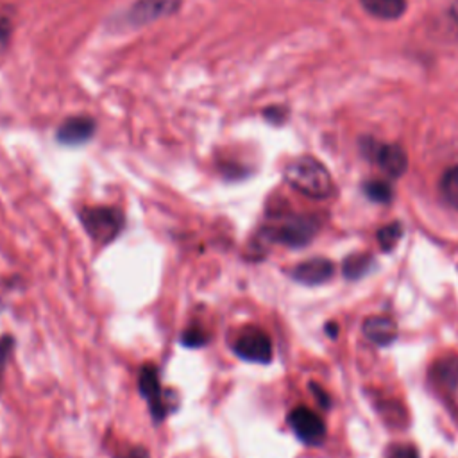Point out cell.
I'll return each mask as SVG.
<instances>
[{
    "mask_svg": "<svg viewBox=\"0 0 458 458\" xmlns=\"http://www.w3.org/2000/svg\"><path fill=\"white\" fill-rule=\"evenodd\" d=\"M284 181L297 191L311 199H327L333 190V179L327 168L311 156L292 159L283 170Z\"/></svg>",
    "mask_w": 458,
    "mask_h": 458,
    "instance_id": "cell-1",
    "label": "cell"
},
{
    "mask_svg": "<svg viewBox=\"0 0 458 458\" xmlns=\"http://www.w3.org/2000/svg\"><path fill=\"white\" fill-rule=\"evenodd\" d=\"M79 218L89 238L100 245L111 243L123 229V213L113 206L84 208Z\"/></svg>",
    "mask_w": 458,
    "mask_h": 458,
    "instance_id": "cell-2",
    "label": "cell"
},
{
    "mask_svg": "<svg viewBox=\"0 0 458 458\" xmlns=\"http://www.w3.org/2000/svg\"><path fill=\"white\" fill-rule=\"evenodd\" d=\"M318 229L313 216L308 215H290L274 225L263 229V238L283 243L286 247H304L310 243Z\"/></svg>",
    "mask_w": 458,
    "mask_h": 458,
    "instance_id": "cell-3",
    "label": "cell"
},
{
    "mask_svg": "<svg viewBox=\"0 0 458 458\" xmlns=\"http://www.w3.org/2000/svg\"><path fill=\"white\" fill-rule=\"evenodd\" d=\"M138 392L147 401L148 411L156 424H159L166 415L175 410V404L166 401L168 394L159 383V372L154 363H145L138 372Z\"/></svg>",
    "mask_w": 458,
    "mask_h": 458,
    "instance_id": "cell-4",
    "label": "cell"
},
{
    "mask_svg": "<svg viewBox=\"0 0 458 458\" xmlns=\"http://www.w3.org/2000/svg\"><path fill=\"white\" fill-rule=\"evenodd\" d=\"M231 347L233 352L243 361L259 365H267L272 361V340L259 327L249 326L242 329Z\"/></svg>",
    "mask_w": 458,
    "mask_h": 458,
    "instance_id": "cell-5",
    "label": "cell"
},
{
    "mask_svg": "<svg viewBox=\"0 0 458 458\" xmlns=\"http://www.w3.org/2000/svg\"><path fill=\"white\" fill-rule=\"evenodd\" d=\"M286 422L290 426V429L293 431V435L308 445H318L324 438H326V424L320 419L318 413H315L313 410L306 408V406H297L293 408L288 417Z\"/></svg>",
    "mask_w": 458,
    "mask_h": 458,
    "instance_id": "cell-6",
    "label": "cell"
},
{
    "mask_svg": "<svg viewBox=\"0 0 458 458\" xmlns=\"http://www.w3.org/2000/svg\"><path fill=\"white\" fill-rule=\"evenodd\" d=\"M179 7V0H136L125 13V20L132 27L152 23L172 14Z\"/></svg>",
    "mask_w": 458,
    "mask_h": 458,
    "instance_id": "cell-7",
    "label": "cell"
},
{
    "mask_svg": "<svg viewBox=\"0 0 458 458\" xmlns=\"http://www.w3.org/2000/svg\"><path fill=\"white\" fill-rule=\"evenodd\" d=\"M333 272H335L333 261H329L326 258H310L306 261L297 263L290 270V277L301 284L315 286V284H322V283L329 281Z\"/></svg>",
    "mask_w": 458,
    "mask_h": 458,
    "instance_id": "cell-8",
    "label": "cell"
},
{
    "mask_svg": "<svg viewBox=\"0 0 458 458\" xmlns=\"http://www.w3.org/2000/svg\"><path fill=\"white\" fill-rule=\"evenodd\" d=\"M374 159L390 177H401L408 168V156L401 145L386 143L374 148Z\"/></svg>",
    "mask_w": 458,
    "mask_h": 458,
    "instance_id": "cell-9",
    "label": "cell"
},
{
    "mask_svg": "<svg viewBox=\"0 0 458 458\" xmlns=\"http://www.w3.org/2000/svg\"><path fill=\"white\" fill-rule=\"evenodd\" d=\"M95 123L88 116H73L61 123L57 129V140L64 145H81L91 138Z\"/></svg>",
    "mask_w": 458,
    "mask_h": 458,
    "instance_id": "cell-10",
    "label": "cell"
},
{
    "mask_svg": "<svg viewBox=\"0 0 458 458\" xmlns=\"http://www.w3.org/2000/svg\"><path fill=\"white\" fill-rule=\"evenodd\" d=\"M361 331L367 336V340H370L377 345H386V344L394 342L397 336L395 322L385 315H374V317L365 318Z\"/></svg>",
    "mask_w": 458,
    "mask_h": 458,
    "instance_id": "cell-11",
    "label": "cell"
},
{
    "mask_svg": "<svg viewBox=\"0 0 458 458\" xmlns=\"http://www.w3.org/2000/svg\"><path fill=\"white\" fill-rule=\"evenodd\" d=\"M431 377L444 388H454L458 385V356L447 354L438 358L431 367Z\"/></svg>",
    "mask_w": 458,
    "mask_h": 458,
    "instance_id": "cell-12",
    "label": "cell"
},
{
    "mask_svg": "<svg viewBox=\"0 0 458 458\" xmlns=\"http://www.w3.org/2000/svg\"><path fill=\"white\" fill-rule=\"evenodd\" d=\"M365 11L381 20H395L406 9V0H360Z\"/></svg>",
    "mask_w": 458,
    "mask_h": 458,
    "instance_id": "cell-13",
    "label": "cell"
},
{
    "mask_svg": "<svg viewBox=\"0 0 458 458\" xmlns=\"http://www.w3.org/2000/svg\"><path fill=\"white\" fill-rule=\"evenodd\" d=\"M440 191L445 202L454 209H458V165L444 172L440 179Z\"/></svg>",
    "mask_w": 458,
    "mask_h": 458,
    "instance_id": "cell-14",
    "label": "cell"
},
{
    "mask_svg": "<svg viewBox=\"0 0 458 458\" xmlns=\"http://www.w3.org/2000/svg\"><path fill=\"white\" fill-rule=\"evenodd\" d=\"M370 263H372V258L369 254L354 252L344 259V274L349 279H358L370 268Z\"/></svg>",
    "mask_w": 458,
    "mask_h": 458,
    "instance_id": "cell-15",
    "label": "cell"
},
{
    "mask_svg": "<svg viewBox=\"0 0 458 458\" xmlns=\"http://www.w3.org/2000/svg\"><path fill=\"white\" fill-rule=\"evenodd\" d=\"M401 234H403V225L399 222H392L377 231V242L381 249L388 252L397 245V242L401 240Z\"/></svg>",
    "mask_w": 458,
    "mask_h": 458,
    "instance_id": "cell-16",
    "label": "cell"
},
{
    "mask_svg": "<svg viewBox=\"0 0 458 458\" xmlns=\"http://www.w3.org/2000/svg\"><path fill=\"white\" fill-rule=\"evenodd\" d=\"M181 345L188 349H200L208 344V333L199 326H190L181 333Z\"/></svg>",
    "mask_w": 458,
    "mask_h": 458,
    "instance_id": "cell-17",
    "label": "cell"
},
{
    "mask_svg": "<svg viewBox=\"0 0 458 458\" xmlns=\"http://www.w3.org/2000/svg\"><path fill=\"white\" fill-rule=\"evenodd\" d=\"M363 191L374 202H388L392 199V188L385 181H369L365 182Z\"/></svg>",
    "mask_w": 458,
    "mask_h": 458,
    "instance_id": "cell-18",
    "label": "cell"
},
{
    "mask_svg": "<svg viewBox=\"0 0 458 458\" xmlns=\"http://www.w3.org/2000/svg\"><path fill=\"white\" fill-rule=\"evenodd\" d=\"M386 458H419V453L410 444H395L388 447Z\"/></svg>",
    "mask_w": 458,
    "mask_h": 458,
    "instance_id": "cell-19",
    "label": "cell"
},
{
    "mask_svg": "<svg viewBox=\"0 0 458 458\" xmlns=\"http://www.w3.org/2000/svg\"><path fill=\"white\" fill-rule=\"evenodd\" d=\"M13 349H14V338L11 335H2L0 336V372L4 370Z\"/></svg>",
    "mask_w": 458,
    "mask_h": 458,
    "instance_id": "cell-20",
    "label": "cell"
},
{
    "mask_svg": "<svg viewBox=\"0 0 458 458\" xmlns=\"http://www.w3.org/2000/svg\"><path fill=\"white\" fill-rule=\"evenodd\" d=\"M11 32H13L11 21H9L7 18H0V57H2V54H4V52L7 50V47H9Z\"/></svg>",
    "mask_w": 458,
    "mask_h": 458,
    "instance_id": "cell-21",
    "label": "cell"
},
{
    "mask_svg": "<svg viewBox=\"0 0 458 458\" xmlns=\"http://www.w3.org/2000/svg\"><path fill=\"white\" fill-rule=\"evenodd\" d=\"M122 458H150L147 449L141 447V445H136V447H131Z\"/></svg>",
    "mask_w": 458,
    "mask_h": 458,
    "instance_id": "cell-22",
    "label": "cell"
},
{
    "mask_svg": "<svg viewBox=\"0 0 458 458\" xmlns=\"http://www.w3.org/2000/svg\"><path fill=\"white\" fill-rule=\"evenodd\" d=\"M310 388L315 392V397L318 399V403L322 404V406H329V397L326 395V392L324 390H320V386H317V385H310Z\"/></svg>",
    "mask_w": 458,
    "mask_h": 458,
    "instance_id": "cell-23",
    "label": "cell"
},
{
    "mask_svg": "<svg viewBox=\"0 0 458 458\" xmlns=\"http://www.w3.org/2000/svg\"><path fill=\"white\" fill-rule=\"evenodd\" d=\"M451 16H453V20H454V23L458 25V0L453 4V7H451Z\"/></svg>",
    "mask_w": 458,
    "mask_h": 458,
    "instance_id": "cell-24",
    "label": "cell"
},
{
    "mask_svg": "<svg viewBox=\"0 0 458 458\" xmlns=\"http://www.w3.org/2000/svg\"><path fill=\"white\" fill-rule=\"evenodd\" d=\"M327 333H331V336H335V335H336V326H335V324H329V326H327Z\"/></svg>",
    "mask_w": 458,
    "mask_h": 458,
    "instance_id": "cell-25",
    "label": "cell"
},
{
    "mask_svg": "<svg viewBox=\"0 0 458 458\" xmlns=\"http://www.w3.org/2000/svg\"><path fill=\"white\" fill-rule=\"evenodd\" d=\"M2 310H4V304H2V302H0V311H2Z\"/></svg>",
    "mask_w": 458,
    "mask_h": 458,
    "instance_id": "cell-26",
    "label": "cell"
}]
</instances>
